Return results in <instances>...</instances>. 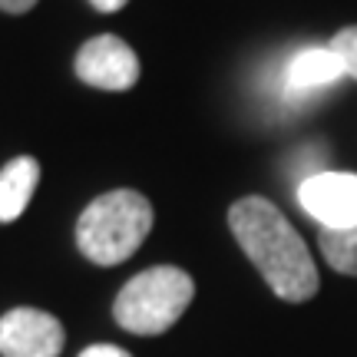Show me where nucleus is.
I'll return each mask as SVG.
<instances>
[{"label": "nucleus", "instance_id": "f257e3e1", "mask_svg": "<svg viewBox=\"0 0 357 357\" xmlns=\"http://www.w3.org/2000/svg\"><path fill=\"white\" fill-rule=\"evenodd\" d=\"M229 225L242 252L261 271L268 288L281 301H307L318 291V268L305 238L281 215L278 205L261 195H245L229 208Z\"/></svg>", "mask_w": 357, "mask_h": 357}, {"label": "nucleus", "instance_id": "f03ea898", "mask_svg": "<svg viewBox=\"0 0 357 357\" xmlns=\"http://www.w3.org/2000/svg\"><path fill=\"white\" fill-rule=\"evenodd\" d=\"M153 231V205L132 189L106 192L83 208L77 222L79 252L96 265H119Z\"/></svg>", "mask_w": 357, "mask_h": 357}, {"label": "nucleus", "instance_id": "7ed1b4c3", "mask_svg": "<svg viewBox=\"0 0 357 357\" xmlns=\"http://www.w3.org/2000/svg\"><path fill=\"white\" fill-rule=\"evenodd\" d=\"M192 294L195 284L182 268L155 265L126 281L113 305V314L129 334H162L182 318Z\"/></svg>", "mask_w": 357, "mask_h": 357}, {"label": "nucleus", "instance_id": "20e7f679", "mask_svg": "<svg viewBox=\"0 0 357 357\" xmlns=\"http://www.w3.org/2000/svg\"><path fill=\"white\" fill-rule=\"evenodd\" d=\"M298 202L307 215L328 231L357 229V176L321 169L298 185Z\"/></svg>", "mask_w": 357, "mask_h": 357}, {"label": "nucleus", "instance_id": "39448f33", "mask_svg": "<svg viewBox=\"0 0 357 357\" xmlns=\"http://www.w3.org/2000/svg\"><path fill=\"white\" fill-rule=\"evenodd\" d=\"M77 77L96 89L123 93V89L136 86L139 60L126 40L102 33V37H93L89 43H83V50L77 53Z\"/></svg>", "mask_w": 357, "mask_h": 357}, {"label": "nucleus", "instance_id": "423d86ee", "mask_svg": "<svg viewBox=\"0 0 357 357\" xmlns=\"http://www.w3.org/2000/svg\"><path fill=\"white\" fill-rule=\"evenodd\" d=\"M63 324L40 307H13L0 318L3 357H60Z\"/></svg>", "mask_w": 357, "mask_h": 357}, {"label": "nucleus", "instance_id": "0eeeda50", "mask_svg": "<svg viewBox=\"0 0 357 357\" xmlns=\"http://www.w3.org/2000/svg\"><path fill=\"white\" fill-rule=\"evenodd\" d=\"M344 77V63L331 47H307V50H298L284 63L281 96L284 100H305V96H314L321 89L341 83Z\"/></svg>", "mask_w": 357, "mask_h": 357}, {"label": "nucleus", "instance_id": "6e6552de", "mask_svg": "<svg viewBox=\"0 0 357 357\" xmlns=\"http://www.w3.org/2000/svg\"><path fill=\"white\" fill-rule=\"evenodd\" d=\"M37 182H40V166L37 159H30V155H20V159L3 166V172H0V222H13V218L24 215Z\"/></svg>", "mask_w": 357, "mask_h": 357}, {"label": "nucleus", "instance_id": "1a4fd4ad", "mask_svg": "<svg viewBox=\"0 0 357 357\" xmlns=\"http://www.w3.org/2000/svg\"><path fill=\"white\" fill-rule=\"evenodd\" d=\"M321 255L324 261L341 271V275H354L357 278V229H347V231H328L321 229Z\"/></svg>", "mask_w": 357, "mask_h": 357}, {"label": "nucleus", "instance_id": "9d476101", "mask_svg": "<svg viewBox=\"0 0 357 357\" xmlns=\"http://www.w3.org/2000/svg\"><path fill=\"white\" fill-rule=\"evenodd\" d=\"M331 50L341 56V63H344V73H347V77L357 79V26H347V30H341V33L331 40Z\"/></svg>", "mask_w": 357, "mask_h": 357}, {"label": "nucleus", "instance_id": "9b49d317", "mask_svg": "<svg viewBox=\"0 0 357 357\" xmlns=\"http://www.w3.org/2000/svg\"><path fill=\"white\" fill-rule=\"evenodd\" d=\"M79 357H129V351H123V347H116V344H93Z\"/></svg>", "mask_w": 357, "mask_h": 357}, {"label": "nucleus", "instance_id": "f8f14e48", "mask_svg": "<svg viewBox=\"0 0 357 357\" xmlns=\"http://www.w3.org/2000/svg\"><path fill=\"white\" fill-rule=\"evenodd\" d=\"M37 0H0V10L7 13H26L30 7H33Z\"/></svg>", "mask_w": 357, "mask_h": 357}, {"label": "nucleus", "instance_id": "ddd939ff", "mask_svg": "<svg viewBox=\"0 0 357 357\" xmlns=\"http://www.w3.org/2000/svg\"><path fill=\"white\" fill-rule=\"evenodd\" d=\"M89 3L100 13H113V10H119V7H126V0H89Z\"/></svg>", "mask_w": 357, "mask_h": 357}]
</instances>
